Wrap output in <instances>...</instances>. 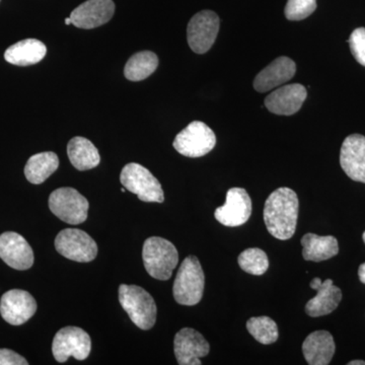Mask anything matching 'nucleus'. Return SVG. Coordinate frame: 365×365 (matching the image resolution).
<instances>
[{
	"instance_id": "1",
	"label": "nucleus",
	"mask_w": 365,
	"mask_h": 365,
	"mask_svg": "<svg viewBox=\"0 0 365 365\" xmlns=\"http://www.w3.org/2000/svg\"><path fill=\"white\" fill-rule=\"evenodd\" d=\"M299 197L294 190L282 187L268 197L264 207V222L268 232L280 241L294 237L299 218Z\"/></svg>"
},
{
	"instance_id": "23",
	"label": "nucleus",
	"mask_w": 365,
	"mask_h": 365,
	"mask_svg": "<svg viewBox=\"0 0 365 365\" xmlns=\"http://www.w3.org/2000/svg\"><path fill=\"white\" fill-rule=\"evenodd\" d=\"M67 155L72 165L78 170L93 169L101 162L97 148L85 137L72 138L67 145Z\"/></svg>"
},
{
	"instance_id": "26",
	"label": "nucleus",
	"mask_w": 365,
	"mask_h": 365,
	"mask_svg": "<svg viewBox=\"0 0 365 365\" xmlns=\"http://www.w3.org/2000/svg\"><path fill=\"white\" fill-rule=\"evenodd\" d=\"M247 329L261 344L269 345L278 340L277 324L269 317H255L247 322Z\"/></svg>"
},
{
	"instance_id": "20",
	"label": "nucleus",
	"mask_w": 365,
	"mask_h": 365,
	"mask_svg": "<svg viewBox=\"0 0 365 365\" xmlns=\"http://www.w3.org/2000/svg\"><path fill=\"white\" fill-rule=\"evenodd\" d=\"M336 346L333 336L328 331H316L309 334L302 344V352L307 364L327 365L330 364Z\"/></svg>"
},
{
	"instance_id": "28",
	"label": "nucleus",
	"mask_w": 365,
	"mask_h": 365,
	"mask_svg": "<svg viewBox=\"0 0 365 365\" xmlns=\"http://www.w3.org/2000/svg\"><path fill=\"white\" fill-rule=\"evenodd\" d=\"M316 9L317 0H288L284 14L288 21H302Z\"/></svg>"
},
{
	"instance_id": "12",
	"label": "nucleus",
	"mask_w": 365,
	"mask_h": 365,
	"mask_svg": "<svg viewBox=\"0 0 365 365\" xmlns=\"http://www.w3.org/2000/svg\"><path fill=\"white\" fill-rule=\"evenodd\" d=\"M37 311V302L28 292L13 289L6 292L0 299L2 319L13 326L26 323Z\"/></svg>"
},
{
	"instance_id": "4",
	"label": "nucleus",
	"mask_w": 365,
	"mask_h": 365,
	"mask_svg": "<svg viewBox=\"0 0 365 365\" xmlns=\"http://www.w3.org/2000/svg\"><path fill=\"white\" fill-rule=\"evenodd\" d=\"M119 302L131 321L141 330H150L157 321V304L145 289L137 285L122 284Z\"/></svg>"
},
{
	"instance_id": "5",
	"label": "nucleus",
	"mask_w": 365,
	"mask_h": 365,
	"mask_svg": "<svg viewBox=\"0 0 365 365\" xmlns=\"http://www.w3.org/2000/svg\"><path fill=\"white\" fill-rule=\"evenodd\" d=\"M120 181L124 188L136 194L144 202L163 203L165 201L160 182L150 170L139 163H131L125 165L120 175Z\"/></svg>"
},
{
	"instance_id": "11",
	"label": "nucleus",
	"mask_w": 365,
	"mask_h": 365,
	"mask_svg": "<svg viewBox=\"0 0 365 365\" xmlns=\"http://www.w3.org/2000/svg\"><path fill=\"white\" fill-rule=\"evenodd\" d=\"M252 215V199L242 188L228 190L225 205L216 209V220L225 227H240L248 222Z\"/></svg>"
},
{
	"instance_id": "2",
	"label": "nucleus",
	"mask_w": 365,
	"mask_h": 365,
	"mask_svg": "<svg viewBox=\"0 0 365 365\" xmlns=\"http://www.w3.org/2000/svg\"><path fill=\"white\" fill-rule=\"evenodd\" d=\"M144 267L151 277L169 280L179 263L176 247L163 237H151L144 242L143 250Z\"/></svg>"
},
{
	"instance_id": "15",
	"label": "nucleus",
	"mask_w": 365,
	"mask_h": 365,
	"mask_svg": "<svg viewBox=\"0 0 365 365\" xmlns=\"http://www.w3.org/2000/svg\"><path fill=\"white\" fill-rule=\"evenodd\" d=\"M114 13L113 0H88L72 11L71 24L76 28L91 30L107 24Z\"/></svg>"
},
{
	"instance_id": "30",
	"label": "nucleus",
	"mask_w": 365,
	"mask_h": 365,
	"mask_svg": "<svg viewBox=\"0 0 365 365\" xmlns=\"http://www.w3.org/2000/svg\"><path fill=\"white\" fill-rule=\"evenodd\" d=\"M26 359L9 349H0V365H28Z\"/></svg>"
},
{
	"instance_id": "9",
	"label": "nucleus",
	"mask_w": 365,
	"mask_h": 365,
	"mask_svg": "<svg viewBox=\"0 0 365 365\" xmlns=\"http://www.w3.org/2000/svg\"><path fill=\"white\" fill-rule=\"evenodd\" d=\"M91 349L90 335L78 327L62 328L53 340V355L60 364L67 361L71 356L76 360H85L90 355Z\"/></svg>"
},
{
	"instance_id": "7",
	"label": "nucleus",
	"mask_w": 365,
	"mask_h": 365,
	"mask_svg": "<svg viewBox=\"0 0 365 365\" xmlns=\"http://www.w3.org/2000/svg\"><path fill=\"white\" fill-rule=\"evenodd\" d=\"M216 136L212 129L201 121H194L175 138L173 146L187 158H201L215 148Z\"/></svg>"
},
{
	"instance_id": "3",
	"label": "nucleus",
	"mask_w": 365,
	"mask_h": 365,
	"mask_svg": "<svg viewBox=\"0 0 365 365\" xmlns=\"http://www.w3.org/2000/svg\"><path fill=\"white\" fill-rule=\"evenodd\" d=\"M205 275L200 262L195 256H189L182 261L178 270L173 294L182 306H195L202 299Z\"/></svg>"
},
{
	"instance_id": "29",
	"label": "nucleus",
	"mask_w": 365,
	"mask_h": 365,
	"mask_svg": "<svg viewBox=\"0 0 365 365\" xmlns=\"http://www.w3.org/2000/svg\"><path fill=\"white\" fill-rule=\"evenodd\" d=\"M348 42L355 60L362 66H365V28L353 31Z\"/></svg>"
},
{
	"instance_id": "22",
	"label": "nucleus",
	"mask_w": 365,
	"mask_h": 365,
	"mask_svg": "<svg viewBox=\"0 0 365 365\" xmlns=\"http://www.w3.org/2000/svg\"><path fill=\"white\" fill-rule=\"evenodd\" d=\"M302 256L304 260L322 262L333 258L339 253L337 239L332 235L307 234L302 237Z\"/></svg>"
},
{
	"instance_id": "13",
	"label": "nucleus",
	"mask_w": 365,
	"mask_h": 365,
	"mask_svg": "<svg viewBox=\"0 0 365 365\" xmlns=\"http://www.w3.org/2000/svg\"><path fill=\"white\" fill-rule=\"evenodd\" d=\"M174 350L180 365H200V359L210 351V345L198 331L184 328L176 334Z\"/></svg>"
},
{
	"instance_id": "31",
	"label": "nucleus",
	"mask_w": 365,
	"mask_h": 365,
	"mask_svg": "<svg viewBox=\"0 0 365 365\" xmlns=\"http://www.w3.org/2000/svg\"><path fill=\"white\" fill-rule=\"evenodd\" d=\"M359 280L365 284V263L361 264L359 269Z\"/></svg>"
},
{
	"instance_id": "18",
	"label": "nucleus",
	"mask_w": 365,
	"mask_h": 365,
	"mask_svg": "<svg viewBox=\"0 0 365 365\" xmlns=\"http://www.w3.org/2000/svg\"><path fill=\"white\" fill-rule=\"evenodd\" d=\"M311 288L316 290V297L309 300L306 306L307 314L312 318L333 313L342 300V292L334 285L332 279L322 281L319 278L312 280Z\"/></svg>"
},
{
	"instance_id": "24",
	"label": "nucleus",
	"mask_w": 365,
	"mask_h": 365,
	"mask_svg": "<svg viewBox=\"0 0 365 365\" xmlns=\"http://www.w3.org/2000/svg\"><path fill=\"white\" fill-rule=\"evenodd\" d=\"M59 167V158L52 151L37 153L29 158L25 167L26 180L32 184L44 182Z\"/></svg>"
},
{
	"instance_id": "17",
	"label": "nucleus",
	"mask_w": 365,
	"mask_h": 365,
	"mask_svg": "<svg viewBox=\"0 0 365 365\" xmlns=\"http://www.w3.org/2000/svg\"><path fill=\"white\" fill-rule=\"evenodd\" d=\"M340 165L355 182L365 184V137L352 134L346 137L340 151Z\"/></svg>"
},
{
	"instance_id": "6",
	"label": "nucleus",
	"mask_w": 365,
	"mask_h": 365,
	"mask_svg": "<svg viewBox=\"0 0 365 365\" xmlns=\"http://www.w3.org/2000/svg\"><path fill=\"white\" fill-rule=\"evenodd\" d=\"M88 199L76 189L59 188L49 197V208L53 215L68 225H81L88 218Z\"/></svg>"
},
{
	"instance_id": "27",
	"label": "nucleus",
	"mask_w": 365,
	"mask_h": 365,
	"mask_svg": "<svg viewBox=\"0 0 365 365\" xmlns=\"http://www.w3.org/2000/svg\"><path fill=\"white\" fill-rule=\"evenodd\" d=\"M237 262L245 272L252 275H263L269 268L267 254L259 248L245 250L240 254Z\"/></svg>"
},
{
	"instance_id": "34",
	"label": "nucleus",
	"mask_w": 365,
	"mask_h": 365,
	"mask_svg": "<svg viewBox=\"0 0 365 365\" xmlns=\"http://www.w3.org/2000/svg\"><path fill=\"white\" fill-rule=\"evenodd\" d=\"M362 239H364V242L365 244V232H364V235H362Z\"/></svg>"
},
{
	"instance_id": "32",
	"label": "nucleus",
	"mask_w": 365,
	"mask_h": 365,
	"mask_svg": "<svg viewBox=\"0 0 365 365\" xmlns=\"http://www.w3.org/2000/svg\"><path fill=\"white\" fill-rule=\"evenodd\" d=\"M348 365H365L364 360H352V361L348 362Z\"/></svg>"
},
{
	"instance_id": "21",
	"label": "nucleus",
	"mask_w": 365,
	"mask_h": 365,
	"mask_svg": "<svg viewBox=\"0 0 365 365\" xmlns=\"http://www.w3.org/2000/svg\"><path fill=\"white\" fill-rule=\"evenodd\" d=\"M47 48L44 43L36 39H26L16 43L4 53L9 63L18 66H34L44 58Z\"/></svg>"
},
{
	"instance_id": "19",
	"label": "nucleus",
	"mask_w": 365,
	"mask_h": 365,
	"mask_svg": "<svg viewBox=\"0 0 365 365\" xmlns=\"http://www.w3.org/2000/svg\"><path fill=\"white\" fill-rule=\"evenodd\" d=\"M297 66L288 57H278L258 73L254 79V88L258 93H267L279 88L294 78Z\"/></svg>"
},
{
	"instance_id": "16",
	"label": "nucleus",
	"mask_w": 365,
	"mask_h": 365,
	"mask_svg": "<svg viewBox=\"0 0 365 365\" xmlns=\"http://www.w3.org/2000/svg\"><path fill=\"white\" fill-rule=\"evenodd\" d=\"M307 97L306 86L300 83L281 86L265 98V106L273 114L292 116L299 111Z\"/></svg>"
},
{
	"instance_id": "14",
	"label": "nucleus",
	"mask_w": 365,
	"mask_h": 365,
	"mask_svg": "<svg viewBox=\"0 0 365 365\" xmlns=\"http://www.w3.org/2000/svg\"><path fill=\"white\" fill-rule=\"evenodd\" d=\"M0 259L16 270H28L34 264V252L25 237L6 232L0 235Z\"/></svg>"
},
{
	"instance_id": "33",
	"label": "nucleus",
	"mask_w": 365,
	"mask_h": 365,
	"mask_svg": "<svg viewBox=\"0 0 365 365\" xmlns=\"http://www.w3.org/2000/svg\"><path fill=\"white\" fill-rule=\"evenodd\" d=\"M71 16H69V18L66 19V25L68 26V25H71Z\"/></svg>"
},
{
	"instance_id": "8",
	"label": "nucleus",
	"mask_w": 365,
	"mask_h": 365,
	"mask_svg": "<svg viewBox=\"0 0 365 365\" xmlns=\"http://www.w3.org/2000/svg\"><path fill=\"white\" fill-rule=\"evenodd\" d=\"M55 248L69 260L88 263L98 255L97 242L91 235L78 228H66L55 239Z\"/></svg>"
},
{
	"instance_id": "25",
	"label": "nucleus",
	"mask_w": 365,
	"mask_h": 365,
	"mask_svg": "<svg viewBox=\"0 0 365 365\" xmlns=\"http://www.w3.org/2000/svg\"><path fill=\"white\" fill-rule=\"evenodd\" d=\"M158 58L151 51L136 53L127 61L124 68L125 78L131 81H140L150 78L157 71Z\"/></svg>"
},
{
	"instance_id": "10",
	"label": "nucleus",
	"mask_w": 365,
	"mask_h": 365,
	"mask_svg": "<svg viewBox=\"0 0 365 365\" xmlns=\"http://www.w3.org/2000/svg\"><path fill=\"white\" fill-rule=\"evenodd\" d=\"M220 18L212 11H202L190 20L187 40L192 51L205 54L215 44L220 32Z\"/></svg>"
}]
</instances>
